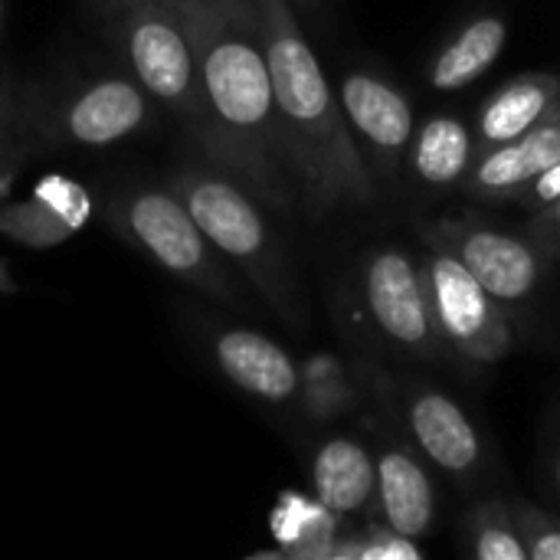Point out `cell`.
Masks as SVG:
<instances>
[{
	"label": "cell",
	"instance_id": "1",
	"mask_svg": "<svg viewBox=\"0 0 560 560\" xmlns=\"http://www.w3.org/2000/svg\"><path fill=\"white\" fill-rule=\"evenodd\" d=\"M177 20L194 46L210 115L233 154V180L272 210H292L285 138L253 0H177Z\"/></svg>",
	"mask_w": 560,
	"mask_h": 560
},
{
	"label": "cell",
	"instance_id": "2",
	"mask_svg": "<svg viewBox=\"0 0 560 560\" xmlns=\"http://www.w3.org/2000/svg\"><path fill=\"white\" fill-rule=\"evenodd\" d=\"M272 75L299 207L325 220L335 210L371 207L381 184L348 125L338 89L328 82L292 0H253Z\"/></svg>",
	"mask_w": 560,
	"mask_h": 560
},
{
	"label": "cell",
	"instance_id": "3",
	"mask_svg": "<svg viewBox=\"0 0 560 560\" xmlns=\"http://www.w3.org/2000/svg\"><path fill=\"white\" fill-rule=\"evenodd\" d=\"M167 187L184 200V207L200 223L207 240L220 249V256L249 279L266 305L285 325H305L302 279L285 243L262 213L266 203L213 164L177 167L167 174Z\"/></svg>",
	"mask_w": 560,
	"mask_h": 560
},
{
	"label": "cell",
	"instance_id": "4",
	"mask_svg": "<svg viewBox=\"0 0 560 560\" xmlns=\"http://www.w3.org/2000/svg\"><path fill=\"white\" fill-rule=\"evenodd\" d=\"M118 36L128 66L135 79L144 85V92L184 121V128L190 131V138L200 144V151L217 171L233 177V154L210 115L194 46L177 20L174 3L121 0Z\"/></svg>",
	"mask_w": 560,
	"mask_h": 560
},
{
	"label": "cell",
	"instance_id": "5",
	"mask_svg": "<svg viewBox=\"0 0 560 560\" xmlns=\"http://www.w3.org/2000/svg\"><path fill=\"white\" fill-rule=\"evenodd\" d=\"M108 223L118 236L148 253L164 272L194 285L197 292L220 302L243 299L226 259L171 187H131L112 194Z\"/></svg>",
	"mask_w": 560,
	"mask_h": 560
},
{
	"label": "cell",
	"instance_id": "6",
	"mask_svg": "<svg viewBox=\"0 0 560 560\" xmlns=\"http://www.w3.org/2000/svg\"><path fill=\"white\" fill-rule=\"evenodd\" d=\"M361 308L371 331L394 351L413 361H443L446 345L423 266L404 246H377L361 266Z\"/></svg>",
	"mask_w": 560,
	"mask_h": 560
},
{
	"label": "cell",
	"instance_id": "7",
	"mask_svg": "<svg viewBox=\"0 0 560 560\" xmlns=\"http://www.w3.org/2000/svg\"><path fill=\"white\" fill-rule=\"evenodd\" d=\"M436 325L453 354L472 364H499L515 348V331L505 305L443 246L427 243L420 259Z\"/></svg>",
	"mask_w": 560,
	"mask_h": 560
},
{
	"label": "cell",
	"instance_id": "8",
	"mask_svg": "<svg viewBox=\"0 0 560 560\" xmlns=\"http://www.w3.org/2000/svg\"><path fill=\"white\" fill-rule=\"evenodd\" d=\"M423 240L453 253L502 305L522 308L548 276L551 256L528 236H512L466 217H443L423 226Z\"/></svg>",
	"mask_w": 560,
	"mask_h": 560
},
{
	"label": "cell",
	"instance_id": "9",
	"mask_svg": "<svg viewBox=\"0 0 560 560\" xmlns=\"http://www.w3.org/2000/svg\"><path fill=\"white\" fill-rule=\"evenodd\" d=\"M338 98L377 184H394L417 128L410 98L394 82L368 69L345 72Z\"/></svg>",
	"mask_w": 560,
	"mask_h": 560
},
{
	"label": "cell",
	"instance_id": "10",
	"mask_svg": "<svg viewBox=\"0 0 560 560\" xmlns=\"http://www.w3.org/2000/svg\"><path fill=\"white\" fill-rule=\"evenodd\" d=\"M407 433L417 453L456 482H469L486 466V446L469 413L443 390L417 384L404 394Z\"/></svg>",
	"mask_w": 560,
	"mask_h": 560
},
{
	"label": "cell",
	"instance_id": "11",
	"mask_svg": "<svg viewBox=\"0 0 560 560\" xmlns=\"http://www.w3.org/2000/svg\"><path fill=\"white\" fill-rule=\"evenodd\" d=\"M52 135L66 144L105 148L138 135L151 121V95L138 79H95L52 112Z\"/></svg>",
	"mask_w": 560,
	"mask_h": 560
},
{
	"label": "cell",
	"instance_id": "12",
	"mask_svg": "<svg viewBox=\"0 0 560 560\" xmlns=\"http://www.w3.org/2000/svg\"><path fill=\"white\" fill-rule=\"evenodd\" d=\"M560 161V98L555 108L535 121L525 135L476 154V164L463 184L472 200L482 203H515L522 190Z\"/></svg>",
	"mask_w": 560,
	"mask_h": 560
},
{
	"label": "cell",
	"instance_id": "13",
	"mask_svg": "<svg viewBox=\"0 0 560 560\" xmlns=\"http://www.w3.org/2000/svg\"><path fill=\"white\" fill-rule=\"evenodd\" d=\"M92 217V197L69 177H43L26 197L0 203V233L30 249H52L72 240Z\"/></svg>",
	"mask_w": 560,
	"mask_h": 560
},
{
	"label": "cell",
	"instance_id": "14",
	"mask_svg": "<svg viewBox=\"0 0 560 560\" xmlns=\"http://www.w3.org/2000/svg\"><path fill=\"white\" fill-rule=\"evenodd\" d=\"M315 499L341 522H364L377 509V459L354 436H331L312 456Z\"/></svg>",
	"mask_w": 560,
	"mask_h": 560
},
{
	"label": "cell",
	"instance_id": "15",
	"mask_svg": "<svg viewBox=\"0 0 560 560\" xmlns=\"http://www.w3.org/2000/svg\"><path fill=\"white\" fill-rule=\"evenodd\" d=\"M213 361L230 384L266 400L289 404L299 397V364L282 345L249 328H226L213 338Z\"/></svg>",
	"mask_w": 560,
	"mask_h": 560
},
{
	"label": "cell",
	"instance_id": "16",
	"mask_svg": "<svg viewBox=\"0 0 560 560\" xmlns=\"http://www.w3.org/2000/svg\"><path fill=\"white\" fill-rule=\"evenodd\" d=\"M377 512L400 535L420 541L436 525V486L417 446L384 443L377 453Z\"/></svg>",
	"mask_w": 560,
	"mask_h": 560
},
{
	"label": "cell",
	"instance_id": "17",
	"mask_svg": "<svg viewBox=\"0 0 560 560\" xmlns=\"http://www.w3.org/2000/svg\"><path fill=\"white\" fill-rule=\"evenodd\" d=\"M560 98V75L525 72L499 85L476 115V154H486L541 121Z\"/></svg>",
	"mask_w": 560,
	"mask_h": 560
},
{
	"label": "cell",
	"instance_id": "18",
	"mask_svg": "<svg viewBox=\"0 0 560 560\" xmlns=\"http://www.w3.org/2000/svg\"><path fill=\"white\" fill-rule=\"evenodd\" d=\"M407 164L423 187H463L476 164V135L456 115H433L413 128Z\"/></svg>",
	"mask_w": 560,
	"mask_h": 560
},
{
	"label": "cell",
	"instance_id": "19",
	"mask_svg": "<svg viewBox=\"0 0 560 560\" xmlns=\"http://www.w3.org/2000/svg\"><path fill=\"white\" fill-rule=\"evenodd\" d=\"M509 43V20L499 13H482L450 36V43L433 56L427 82L440 92H459L482 79Z\"/></svg>",
	"mask_w": 560,
	"mask_h": 560
},
{
	"label": "cell",
	"instance_id": "20",
	"mask_svg": "<svg viewBox=\"0 0 560 560\" xmlns=\"http://www.w3.org/2000/svg\"><path fill=\"white\" fill-rule=\"evenodd\" d=\"M295 400H299V410L312 423L325 427V423H335V420L354 413L361 404V394L338 354L312 351L299 364V397Z\"/></svg>",
	"mask_w": 560,
	"mask_h": 560
},
{
	"label": "cell",
	"instance_id": "21",
	"mask_svg": "<svg viewBox=\"0 0 560 560\" xmlns=\"http://www.w3.org/2000/svg\"><path fill=\"white\" fill-rule=\"evenodd\" d=\"M466 545L479 560H528L512 502L486 499L466 518Z\"/></svg>",
	"mask_w": 560,
	"mask_h": 560
},
{
	"label": "cell",
	"instance_id": "22",
	"mask_svg": "<svg viewBox=\"0 0 560 560\" xmlns=\"http://www.w3.org/2000/svg\"><path fill=\"white\" fill-rule=\"evenodd\" d=\"M420 541L400 535L384 518H364L348 522L338 528V538L331 545V560H420Z\"/></svg>",
	"mask_w": 560,
	"mask_h": 560
},
{
	"label": "cell",
	"instance_id": "23",
	"mask_svg": "<svg viewBox=\"0 0 560 560\" xmlns=\"http://www.w3.org/2000/svg\"><path fill=\"white\" fill-rule=\"evenodd\" d=\"M512 515L522 535V545L528 560H560V518L532 505V502H512Z\"/></svg>",
	"mask_w": 560,
	"mask_h": 560
},
{
	"label": "cell",
	"instance_id": "24",
	"mask_svg": "<svg viewBox=\"0 0 560 560\" xmlns=\"http://www.w3.org/2000/svg\"><path fill=\"white\" fill-rule=\"evenodd\" d=\"M20 161H23V138L16 131V115L10 102L0 98V197L7 194Z\"/></svg>",
	"mask_w": 560,
	"mask_h": 560
},
{
	"label": "cell",
	"instance_id": "25",
	"mask_svg": "<svg viewBox=\"0 0 560 560\" xmlns=\"http://www.w3.org/2000/svg\"><path fill=\"white\" fill-rule=\"evenodd\" d=\"M528 240L541 246L551 259H560V197L535 210L528 220Z\"/></svg>",
	"mask_w": 560,
	"mask_h": 560
},
{
	"label": "cell",
	"instance_id": "26",
	"mask_svg": "<svg viewBox=\"0 0 560 560\" xmlns=\"http://www.w3.org/2000/svg\"><path fill=\"white\" fill-rule=\"evenodd\" d=\"M560 197V161L555 167H548L541 177H535L525 190H522V197L515 200L518 207H525L528 213H535V210H541V207H548L551 200H558Z\"/></svg>",
	"mask_w": 560,
	"mask_h": 560
},
{
	"label": "cell",
	"instance_id": "27",
	"mask_svg": "<svg viewBox=\"0 0 560 560\" xmlns=\"http://www.w3.org/2000/svg\"><path fill=\"white\" fill-rule=\"evenodd\" d=\"M299 13H322L328 0H292Z\"/></svg>",
	"mask_w": 560,
	"mask_h": 560
},
{
	"label": "cell",
	"instance_id": "28",
	"mask_svg": "<svg viewBox=\"0 0 560 560\" xmlns=\"http://www.w3.org/2000/svg\"><path fill=\"white\" fill-rule=\"evenodd\" d=\"M16 285H13V279H10V272H7V266L0 262V292H13Z\"/></svg>",
	"mask_w": 560,
	"mask_h": 560
},
{
	"label": "cell",
	"instance_id": "29",
	"mask_svg": "<svg viewBox=\"0 0 560 560\" xmlns=\"http://www.w3.org/2000/svg\"><path fill=\"white\" fill-rule=\"evenodd\" d=\"M551 472H555V489H558V495H560V446L555 450V459H551Z\"/></svg>",
	"mask_w": 560,
	"mask_h": 560
},
{
	"label": "cell",
	"instance_id": "30",
	"mask_svg": "<svg viewBox=\"0 0 560 560\" xmlns=\"http://www.w3.org/2000/svg\"><path fill=\"white\" fill-rule=\"evenodd\" d=\"M0 26H3V0H0Z\"/></svg>",
	"mask_w": 560,
	"mask_h": 560
},
{
	"label": "cell",
	"instance_id": "31",
	"mask_svg": "<svg viewBox=\"0 0 560 560\" xmlns=\"http://www.w3.org/2000/svg\"><path fill=\"white\" fill-rule=\"evenodd\" d=\"M161 3H177V0H161Z\"/></svg>",
	"mask_w": 560,
	"mask_h": 560
}]
</instances>
